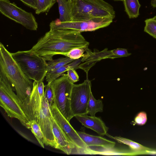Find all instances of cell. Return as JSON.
Here are the masks:
<instances>
[{
    "label": "cell",
    "instance_id": "obj_20",
    "mask_svg": "<svg viewBox=\"0 0 156 156\" xmlns=\"http://www.w3.org/2000/svg\"><path fill=\"white\" fill-rule=\"evenodd\" d=\"M74 60L69 57L52 59L47 62V73L54 71Z\"/></svg>",
    "mask_w": 156,
    "mask_h": 156
},
{
    "label": "cell",
    "instance_id": "obj_5",
    "mask_svg": "<svg viewBox=\"0 0 156 156\" xmlns=\"http://www.w3.org/2000/svg\"><path fill=\"white\" fill-rule=\"evenodd\" d=\"M11 53L28 78L37 83L43 81L47 73V62L44 58L30 50Z\"/></svg>",
    "mask_w": 156,
    "mask_h": 156
},
{
    "label": "cell",
    "instance_id": "obj_21",
    "mask_svg": "<svg viewBox=\"0 0 156 156\" xmlns=\"http://www.w3.org/2000/svg\"><path fill=\"white\" fill-rule=\"evenodd\" d=\"M28 125L29 129H30L40 145L44 148L45 144L44 137L39 124L35 121L31 120L29 121Z\"/></svg>",
    "mask_w": 156,
    "mask_h": 156
},
{
    "label": "cell",
    "instance_id": "obj_8",
    "mask_svg": "<svg viewBox=\"0 0 156 156\" xmlns=\"http://www.w3.org/2000/svg\"><path fill=\"white\" fill-rule=\"evenodd\" d=\"M0 12L27 29L36 30L37 29L38 23L33 13L26 11L9 0H0Z\"/></svg>",
    "mask_w": 156,
    "mask_h": 156
},
{
    "label": "cell",
    "instance_id": "obj_12",
    "mask_svg": "<svg viewBox=\"0 0 156 156\" xmlns=\"http://www.w3.org/2000/svg\"><path fill=\"white\" fill-rule=\"evenodd\" d=\"M82 58V63L80 64L77 69L80 68L86 73L88 76V72L89 69L97 62L107 58H115L127 57L131 54L127 50L123 48H117L112 50H108L107 48L98 52H92L88 48Z\"/></svg>",
    "mask_w": 156,
    "mask_h": 156
},
{
    "label": "cell",
    "instance_id": "obj_23",
    "mask_svg": "<svg viewBox=\"0 0 156 156\" xmlns=\"http://www.w3.org/2000/svg\"><path fill=\"white\" fill-rule=\"evenodd\" d=\"M56 2L57 0H37L36 14L48 13Z\"/></svg>",
    "mask_w": 156,
    "mask_h": 156
},
{
    "label": "cell",
    "instance_id": "obj_24",
    "mask_svg": "<svg viewBox=\"0 0 156 156\" xmlns=\"http://www.w3.org/2000/svg\"><path fill=\"white\" fill-rule=\"evenodd\" d=\"M144 31L156 39V16L146 19Z\"/></svg>",
    "mask_w": 156,
    "mask_h": 156
},
{
    "label": "cell",
    "instance_id": "obj_26",
    "mask_svg": "<svg viewBox=\"0 0 156 156\" xmlns=\"http://www.w3.org/2000/svg\"><path fill=\"white\" fill-rule=\"evenodd\" d=\"M44 96L50 107L53 101V94L50 84L45 85Z\"/></svg>",
    "mask_w": 156,
    "mask_h": 156
},
{
    "label": "cell",
    "instance_id": "obj_17",
    "mask_svg": "<svg viewBox=\"0 0 156 156\" xmlns=\"http://www.w3.org/2000/svg\"><path fill=\"white\" fill-rule=\"evenodd\" d=\"M61 22L71 21L70 0H57Z\"/></svg>",
    "mask_w": 156,
    "mask_h": 156
},
{
    "label": "cell",
    "instance_id": "obj_1",
    "mask_svg": "<svg viewBox=\"0 0 156 156\" xmlns=\"http://www.w3.org/2000/svg\"><path fill=\"white\" fill-rule=\"evenodd\" d=\"M89 45V43L78 31L50 30L30 50L48 61L52 59L55 55H63L73 49L88 48Z\"/></svg>",
    "mask_w": 156,
    "mask_h": 156
},
{
    "label": "cell",
    "instance_id": "obj_31",
    "mask_svg": "<svg viewBox=\"0 0 156 156\" xmlns=\"http://www.w3.org/2000/svg\"><path fill=\"white\" fill-rule=\"evenodd\" d=\"M151 4L153 7H156V0H151Z\"/></svg>",
    "mask_w": 156,
    "mask_h": 156
},
{
    "label": "cell",
    "instance_id": "obj_22",
    "mask_svg": "<svg viewBox=\"0 0 156 156\" xmlns=\"http://www.w3.org/2000/svg\"><path fill=\"white\" fill-rule=\"evenodd\" d=\"M108 136L119 143L129 146L131 149L135 151H144L146 149V148L142 145L121 136L113 137L109 135Z\"/></svg>",
    "mask_w": 156,
    "mask_h": 156
},
{
    "label": "cell",
    "instance_id": "obj_14",
    "mask_svg": "<svg viewBox=\"0 0 156 156\" xmlns=\"http://www.w3.org/2000/svg\"><path fill=\"white\" fill-rule=\"evenodd\" d=\"M51 120L53 133L58 145L57 149L68 154H76L75 145L66 136L52 115Z\"/></svg>",
    "mask_w": 156,
    "mask_h": 156
},
{
    "label": "cell",
    "instance_id": "obj_28",
    "mask_svg": "<svg viewBox=\"0 0 156 156\" xmlns=\"http://www.w3.org/2000/svg\"><path fill=\"white\" fill-rule=\"evenodd\" d=\"M75 69L74 68H71L67 71L68 77L73 83L79 80V76Z\"/></svg>",
    "mask_w": 156,
    "mask_h": 156
},
{
    "label": "cell",
    "instance_id": "obj_27",
    "mask_svg": "<svg viewBox=\"0 0 156 156\" xmlns=\"http://www.w3.org/2000/svg\"><path fill=\"white\" fill-rule=\"evenodd\" d=\"M135 122L138 125H143L147 120V115L144 112L139 113L135 118Z\"/></svg>",
    "mask_w": 156,
    "mask_h": 156
},
{
    "label": "cell",
    "instance_id": "obj_18",
    "mask_svg": "<svg viewBox=\"0 0 156 156\" xmlns=\"http://www.w3.org/2000/svg\"><path fill=\"white\" fill-rule=\"evenodd\" d=\"M125 11L130 19L136 18L139 15L141 5L138 0H123Z\"/></svg>",
    "mask_w": 156,
    "mask_h": 156
},
{
    "label": "cell",
    "instance_id": "obj_16",
    "mask_svg": "<svg viewBox=\"0 0 156 156\" xmlns=\"http://www.w3.org/2000/svg\"><path fill=\"white\" fill-rule=\"evenodd\" d=\"M81 61L82 58L75 60L55 70L47 73L45 78L47 83L50 84L52 81L63 75L65 72L71 68L76 69L82 62Z\"/></svg>",
    "mask_w": 156,
    "mask_h": 156
},
{
    "label": "cell",
    "instance_id": "obj_29",
    "mask_svg": "<svg viewBox=\"0 0 156 156\" xmlns=\"http://www.w3.org/2000/svg\"><path fill=\"white\" fill-rule=\"evenodd\" d=\"M28 6L36 10L37 7V0H20Z\"/></svg>",
    "mask_w": 156,
    "mask_h": 156
},
{
    "label": "cell",
    "instance_id": "obj_6",
    "mask_svg": "<svg viewBox=\"0 0 156 156\" xmlns=\"http://www.w3.org/2000/svg\"><path fill=\"white\" fill-rule=\"evenodd\" d=\"M67 74L52 81L51 86L53 94V103L69 122L73 117L70 107V95L74 84Z\"/></svg>",
    "mask_w": 156,
    "mask_h": 156
},
{
    "label": "cell",
    "instance_id": "obj_3",
    "mask_svg": "<svg viewBox=\"0 0 156 156\" xmlns=\"http://www.w3.org/2000/svg\"><path fill=\"white\" fill-rule=\"evenodd\" d=\"M0 77L4 79L12 86L20 101L30 95L33 82L23 72L4 45L0 43Z\"/></svg>",
    "mask_w": 156,
    "mask_h": 156
},
{
    "label": "cell",
    "instance_id": "obj_25",
    "mask_svg": "<svg viewBox=\"0 0 156 156\" xmlns=\"http://www.w3.org/2000/svg\"><path fill=\"white\" fill-rule=\"evenodd\" d=\"M88 48H76L72 49L64 54L63 55L69 57L74 60L80 58L83 55Z\"/></svg>",
    "mask_w": 156,
    "mask_h": 156
},
{
    "label": "cell",
    "instance_id": "obj_32",
    "mask_svg": "<svg viewBox=\"0 0 156 156\" xmlns=\"http://www.w3.org/2000/svg\"><path fill=\"white\" fill-rule=\"evenodd\" d=\"M116 1H123V0H114Z\"/></svg>",
    "mask_w": 156,
    "mask_h": 156
},
{
    "label": "cell",
    "instance_id": "obj_15",
    "mask_svg": "<svg viewBox=\"0 0 156 156\" xmlns=\"http://www.w3.org/2000/svg\"><path fill=\"white\" fill-rule=\"evenodd\" d=\"M76 118L84 126L96 132L99 135H107L108 128L99 118L85 114L76 116Z\"/></svg>",
    "mask_w": 156,
    "mask_h": 156
},
{
    "label": "cell",
    "instance_id": "obj_19",
    "mask_svg": "<svg viewBox=\"0 0 156 156\" xmlns=\"http://www.w3.org/2000/svg\"><path fill=\"white\" fill-rule=\"evenodd\" d=\"M103 106L102 101L95 99L91 91L87 106V114L92 116H95L97 113L103 112Z\"/></svg>",
    "mask_w": 156,
    "mask_h": 156
},
{
    "label": "cell",
    "instance_id": "obj_4",
    "mask_svg": "<svg viewBox=\"0 0 156 156\" xmlns=\"http://www.w3.org/2000/svg\"><path fill=\"white\" fill-rule=\"evenodd\" d=\"M71 21H84L96 17L114 19L113 7L103 0H70Z\"/></svg>",
    "mask_w": 156,
    "mask_h": 156
},
{
    "label": "cell",
    "instance_id": "obj_11",
    "mask_svg": "<svg viewBox=\"0 0 156 156\" xmlns=\"http://www.w3.org/2000/svg\"><path fill=\"white\" fill-rule=\"evenodd\" d=\"M51 115L69 139L75 145L76 154H92V150L83 142L69 122L63 116L55 105L50 107Z\"/></svg>",
    "mask_w": 156,
    "mask_h": 156
},
{
    "label": "cell",
    "instance_id": "obj_10",
    "mask_svg": "<svg viewBox=\"0 0 156 156\" xmlns=\"http://www.w3.org/2000/svg\"><path fill=\"white\" fill-rule=\"evenodd\" d=\"M82 83L74 84L70 95V107L73 117L87 114V109L91 91V81L88 76Z\"/></svg>",
    "mask_w": 156,
    "mask_h": 156
},
{
    "label": "cell",
    "instance_id": "obj_30",
    "mask_svg": "<svg viewBox=\"0 0 156 156\" xmlns=\"http://www.w3.org/2000/svg\"><path fill=\"white\" fill-rule=\"evenodd\" d=\"M37 85L38 90L40 96L42 98L44 95V88H45V86L43 81L37 83Z\"/></svg>",
    "mask_w": 156,
    "mask_h": 156
},
{
    "label": "cell",
    "instance_id": "obj_2",
    "mask_svg": "<svg viewBox=\"0 0 156 156\" xmlns=\"http://www.w3.org/2000/svg\"><path fill=\"white\" fill-rule=\"evenodd\" d=\"M33 88L30 95L23 101L20 106L29 121L34 120L39 125L45 139V144L57 149L58 146L53 134L50 107L44 95L41 97L37 82H33Z\"/></svg>",
    "mask_w": 156,
    "mask_h": 156
},
{
    "label": "cell",
    "instance_id": "obj_9",
    "mask_svg": "<svg viewBox=\"0 0 156 156\" xmlns=\"http://www.w3.org/2000/svg\"><path fill=\"white\" fill-rule=\"evenodd\" d=\"M113 20L109 18L100 17L84 21L61 22L57 19L50 23V30L71 29L80 32L92 31L108 26L112 23Z\"/></svg>",
    "mask_w": 156,
    "mask_h": 156
},
{
    "label": "cell",
    "instance_id": "obj_7",
    "mask_svg": "<svg viewBox=\"0 0 156 156\" xmlns=\"http://www.w3.org/2000/svg\"><path fill=\"white\" fill-rule=\"evenodd\" d=\"M20 101L9 85L0 87V105L8 116L18 119L26 127L29 129V121L20 106Z\"/></svg>",
    "mask_w": 156,
    "mask_h": 156
},
{
    "label": "cell",
    "instance_id": "obj_13",
    "mask_svg": "<svg viewBox=\"0 0 156 156\" xmlns=\"http://www.w3.org/2000/svg\"><path fill=\"white\" fill-rule=\"evenodd\" d=\"M77 132L83 142L89 148H90L91 147H100L104 150L105 154L113 153L112 151H114L115 145V142L101 136L90 135L84 132L77 131Z\"/></svg>",
    "mask_w": 156,
    "mask_h": 156
}]
</instances>
